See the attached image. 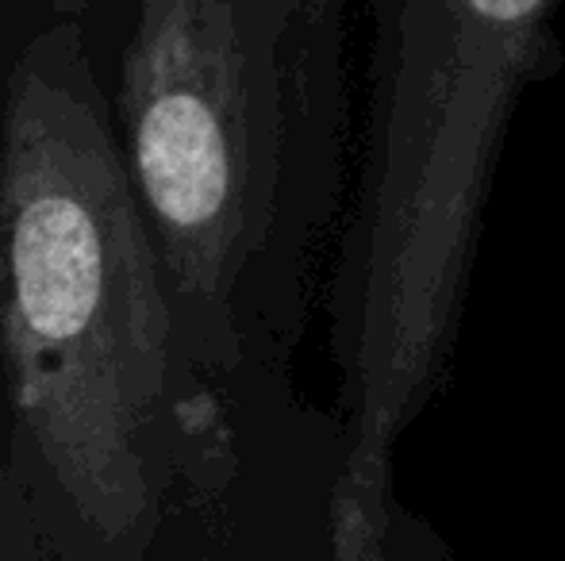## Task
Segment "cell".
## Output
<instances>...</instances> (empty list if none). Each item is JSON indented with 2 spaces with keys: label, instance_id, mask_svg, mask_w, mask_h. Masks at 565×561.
<instances>
[{
  "label": "cell",
  "instance_id": "cell-1",
  "mask_svg": "<svg viewBox=\"0 0 565 561\" xmlns=\"http://www.w3.org/2000/svg\"><path fill=\"white\" fill-rule=\"evenodd\" d=\"M139 170L150 204L173 227L220 219L231 193L224 123L193 93H166L139 123Z\"/></svg>",
  "mask_w": 565,
  "mask_h": 561
},
{
  "label": "cell",
  "instance_id": "cell-2",
  "mask_svg": "<svg viewBox=\"0 0 565 561\" xmlns=\"http://www.w3.org/2000/svg\"><path fill=\"white\" fill-rule=\"evenodd\" d=\"M461 4H466L469 20L458 23V28H469V39H477V35L497 39V46H500L504 35L527 31L531 23H535L531 15H535L546 0H461Z\"/></svg>",
  "mask_w": 565,
  "mask_h": 561
},
{
  "label": "cell",
  "instance_id": "cell-3",
  "mask_svg": "<svg viewBox=\"0 0 565 561\" xmlns=\"http://www.w3.org/2000/svg\"><path fill=\"white\" fill-rule=\"evenodd\" d=\"M0 524H4V508H0ZM0 542H8V535H4V531H0Z\"/></svg>",
  "mask_w": 565,
  "mask_h": 561
}]
</instances>
